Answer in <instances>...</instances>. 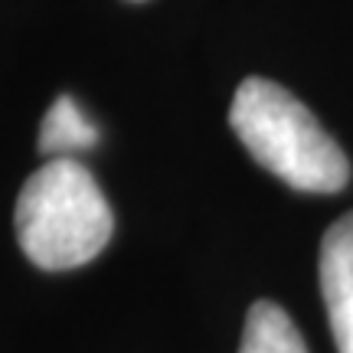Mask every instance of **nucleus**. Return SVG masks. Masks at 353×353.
<instances>
[{"mask_svg":"<svg viewBox=\"0 0 353 353\" xmlns=\"http://www.w3.org/2000/svg\"><path fill=\"white\" fill-rule=\"evenodd\" d=\"M229 125L245 151L291 190L337 193L350 180V161L341 144L278 82L245 79L232 95Z\"/></svg>","mask_w":353,"mask_h":353,"instance_id":"1","label":"nucleus"},{"mask_svg":"<svg viewBox=\"0 0 353 353\" xmlns=\"http://www.w3.org/2000/svg\"><path fill=\"white\" fill-rule=\"evenodd\" d=\"M13 229L30 262L65 272L92 262L108 245L114 216L85 167L72 157H52L20 190Z\"/></svg>","mask_w":353,"mask_h":353,"instance_id":"2","label":"nucleus"},{"mask_svg":"<svg viewBox=\"0 0 353 353\" xmlns=\"http://www.w3.org/2000/svg\"><path fill=\"white\" fill-rule=\"evenodd\" d=\"M321 291L337 353H353V213H343L324 232Z\"/></svg>","mask_w":353,"mask_h":353,"instance_id":"3","label":"nucleus"},{"mask_svg":"<svg viewBox=\"0 0 353 353\" xmlns=\"http://www.w3.org/2000/svg\"><path fill=\"white\" fill-rule=\"evenodd\" d=\"M99 144V128L85 118L72 95H59L39 125V151L52 157H72L76 151H88Z\"/></svg>","mask_w":353,"mask_h":353,"instance_id":"4","label":"nucleus"},{"mask_svg":"<svg viewBox=\"0 0 353 353\" xmlns=\"http://www.w3.org/2000/svg\"><path fill=\"white\" fill-rule=\"evenodd\" d=\"M239 353H307L294 321L275 301H255L245 317Z\"/></svg>","mask_w":353,"mask_h":353,"instance_id":"5","label":"nucleus"}]
</instances>
